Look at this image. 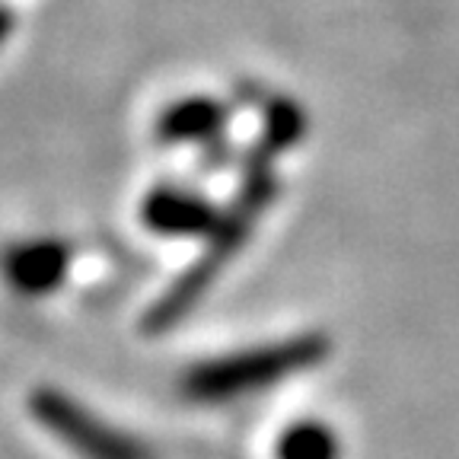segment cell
Masks as SVG:
<instances>
[{"label": "cell", "instance_id": "6da1fadb", "mask_svg": "<svg viewBox=\"0 0 459 459\" xmlns=\"http://www.w3.org/2000/svg\"><path fill=\"white\" fill-rule=\"evenodd\" d=\"M329 354L332 338L323 329L246 342L182 367L176 377V393L195 409H237L243 402L265 399L297 377L319 370Z\"/></svg>", "mask_w": 459, "mask_h": 459}, {"label": "cell", "instance_id": "7a4b0ae2", "mask_svg": "<svg viewBox=\"0 0 459 459\" xmlns=\"http://www.w3.org/2000/svg\"><path fill=\"white\" fill-rule=\"evenodd\" d=\"M281 195V179L274 172V160L268 153H252L243 166L239 176L237 195L223 208L221 223L214 227L204 243H201V255L192 265L176 278V284H169L163 294L157 297V303H151L147 316H143L141 329L147 335H163L176 323H182L188 313L201 303V297L211 294V287L221 281V274L227 272L243 249L252 243L258 223L265 221V214L274 208V201Z\"/></svg>", "mask_w": 459, "mask_h": 459}, {"label": "cell", "instance_id": "3957f363", "mask_svg": "<svg viewBox=\"0 0 459 459\" xmlns=\"http://www.w3.org/2000/svg\"><path fill=\"white\" fill-rule=\"evenodd\" d=\"M26 411L45 437L71 459H163L157 444H151L141 430L115 421L93 402L55 383L32 389Z\"/></svg>", "mask_w": 459, "mask_h": 459}, {"label": "cell", "instance_id": "277c9868", "mask_svg": "<svg viewBox=\"0 0 459 459\" xmlns=\"http://www.w3.org/2000/svg\"><path fill=\"white\" fill-rule=\"evenodd\" d=\"M80 262V246L67 233L36 230L0 246V284L16 300L42 303L71 284Z\"/></svg>", "mask_w": 459, "mask_h": 459}, {"label": "cell", "instance_id": "5b68a950", "mask_svg": "<svg viewBox=\"0 0 459 459\" xmlns=\"http://www.w3.org/2000/svg\"><path fill=\"white\" fill-rule=\"evenodd\" d=\"M223 208L208 192L188 182H157L137 201V221L157 239L204 243L221 223Z\"/></svg>", "mask_w": 459, "mask_h": 459}, {"label": "cell", "instance_id": "8992f818", "mask_svg": "<svg viewBox=\"0 0 459 459\" xmlns=\"http://www.w3.org/2000/svg\"><path fill=\"white\" fill-rule=\"evenodd\" d=\"M227 112L217 100H186L166 108L157 134L169 147H211L223 134Z\"/></svg>", "mask_w": 459, "mask_h": 459}, {"label": "cell", "instance_id": "52a82bcc", "mask_svg": "<svg viewBox=\"0 0 459 459\" xmlns=\"http://www.w3.org/2000/svg\"><path fill=\"white\" fill-rule=\"evenodd\" d=\"M272 459H344L342 430L319 415H300L278 428Z\"/></svg>", "mask_w": 459, "mask_h": 459}]
</instances>
